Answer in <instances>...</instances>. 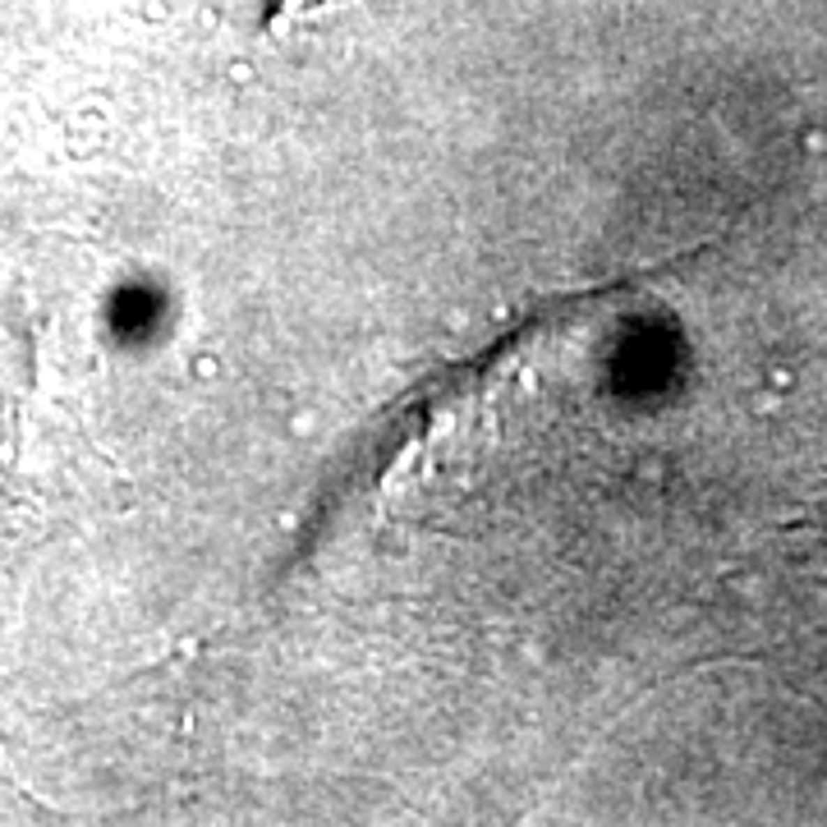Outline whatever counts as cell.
I'll return each mask as SVG.
<instances>
[{
    "label": "cell",
    "mask_w": 827,
    "mask_h": 827,
    "mask_svg": "<svg viewBox=\"0 0 827 827\" xmlns=\"http://www.w3.org/2000/svg\"><path fill=\"white\" fill-rule=\"evenodd\" d=\"M331 5H345V0H276V23H294L308 19V14H322Z\"/></svg>",
    "instance_id": "cell-1"
}]
</instances>
